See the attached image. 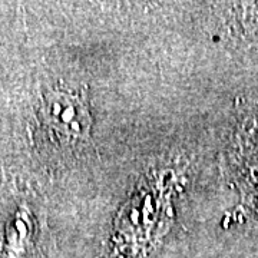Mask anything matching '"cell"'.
I'll return each instance as SVG.
<instances>
[{"label":"cell","instance_id":"obj_1","mask_svg":"<svg viewBox=\"0 0 258 258\" xmlns=\"http://www.w3.org/2000/svg\"><path fill=\"white\" fill-rule=\"evenodd\" d=\"M45 115L50 128L66 141H82L89 137L91 113L78 93L55 92L47 99Z\"/></svg>","mask_w":258,"mask_h":258}]
</instances>
